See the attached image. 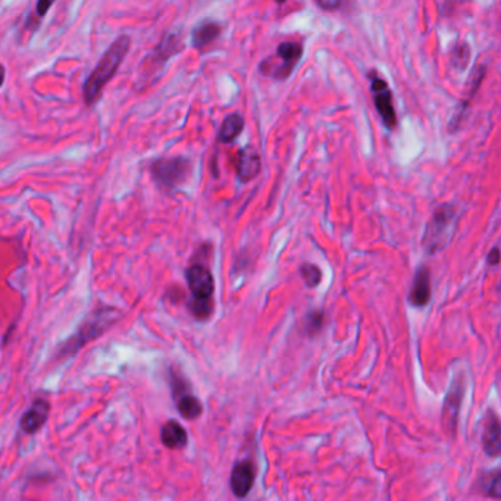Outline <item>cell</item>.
<instances>
[{
  "label": "cell",
  "instance_id": "6da1fadb",
  "mask_svg": "<svg viewBox=\"0 0 501 501\" xmlns=\"http://www.w3.org/2000/svg\"><path fill=\"white\" fill-rule=\"evenodd\" d=\"M129 46H131V39L128 35H121V37H118L109 46V49H107L106 53L102 56L96 68L93 69V73L86 80L84 89H82L84 102L87 106H91L99 100L102 90L104 89L107 82L113 78L118 68L121 66L127 53L129 52Z\"/></svg>",
  "mask_w": 501,
  "mask_h": 501
},
{
  "label": "cell",
  "instance_id": "7a4b0ae2",
  "mask_svg": "<svg viewBox=\"0 0 501 501\" xmlns=\"http://www.w3.org/2000/svg\"><path fill=\"white\" fill-rule=\"evenodd\" d=\"M185 280L192 299L188 309L197 320H208L213 315V295H215V278L210 269L196 262L185 271Z\"/></svg>",
  "mask_w": 501,
  "mask_h": 501
},
{
  "label": "cell",
  "instance_id": "3957f363",
  "mask_svg": "<svg viewBox=\"0 0 501 501\" xmlns=\"http://www.w3.org/2000/svg\"><path fill=\"white\" fill-rule=\"evenodd\" d=\"M119 318V312L113 307H103L93 312V315L80 327V329L73 337L68 338L61 347H59V357L64 359L68 356H74L80 352L87 343L99 338L102 334L112 327Z\"/></svg>",
  "mask_w": 501,
  "mask_h": 501
},
{
  "label": "cell",
  "instance_id": "277c9868",
  "mask_svg": "<svg viewBox=\"0 0 501 501\" xmlns=\"http://www.w3.org/2000/svg\"><path fill=\"white\" fill-rule=\"evenodd\" d=\"M456 224V209L451 205L439 206L432 218L429 219L426 230L423 234L422 246L426 255H435L439 250H443L450 238L455 234Z\"/></svg>",
  "mask_w": 501,
  "mask_h": 501
},
{
  "label": "cell",
  "instance_id": "5b68a950",
  "mask_svg": "<svg viewBox=\"0 0 501 501\" xmlns=\"http://www.w3.org/2000/svg\"><path fill=\"white\" fill-rule=\"evenodd\" d=\"M150 171L154 183L166 192H172L188 180L192 162L184 156L161 158L152 163Z\"/></svg>",
  "mask_w": 501,
  "mask_h": 501
},
{
  "label": "cell",
  "instance_id": "8992f818",
  "mask_svg": "<svg viewBox=\"0 0 501 501\" xmlns=\"http://www.w3.org/2000/svg\"><path fill=\"white\" fill-rule=\"evenodd\" d=\"M303 56V46L295 42H284L277 47L275 59L268 57L260 65V73L272 75L275 80H285L299 64Z\"/></svg>",
  "mask_w": 501,
  "mask_h": 501
},
{
  "label": "cell",
  "instance_id": "52a82bcc",
  "mask_svg": "<svg viewBox=\"0 0 501 501\" xmlns=\"http://www.w3.org/2000/svg\"><path fill=\"white\" fill-rule=\"evenodd\" d=\"M171 375H172L171 388L178 413L188 421L197 419V417H200L203 413L201 401L193 394L192 391H190L187 381L180 374L172 372Z\"/></svg>",
  "mask_w": 501,
  "mask_h": 501
},
{
  "label": "cell",
  "instance_id": "ba28073f",
  "mask_svg": "<svg viewBox=\"0 0 501 501\" xmlns=\"http://www.w3.org/2000/svg\"><path fill=\"white\" fill-rule=\"evenodd\" d=\"M463 396H464V384L460 378H457L451 383V387L444 400L443 413H441V425H443L444 431L453 437H455L457 429Z\"/></svg>",
  "mask_w": 501,
  "mask_h": 501
},
{
  "label": "cell",
  "instance_id": "9c48e42d",
  "mask_svg": "<svg viewBox=\"0 0 501 501\" xmlns=\"http://www.w3.org/2000/svg\"><path fill=\"white\" fill-rule=\"evenodd\" d=\"M372 94L376 111L381 116V121L388 128L392 129L397 125V115L394 104H392V94L387 82L383 78L372 77Z\"/></svg>",
  "mask_w": 501,
  "mask_h": 501
},
{
  "label": "cell",
  "instance_id": "30bf717a",
  "mask_svg": "<svg viewBox=\"0 0 501 501\" xmlns=\"http://www.w3.org/2000/svg\"><path fill=\"white\" fill-rule=\"evenodd\" d=\"M256 481V468L250 460H240L234 464L231 472L230 485L233 494L238 498H244L252 491Z\"/></svg>",
  "mask_w": 501,
  "mask_h": 501
},
{
  "label": "cell",
  "instance_id": "8fae6325",
  "mask_svg": "<svg viewBox=\"0 0 501 501\" xmlns=\"http://www.w3.org/2000/svg\"><path fill=\"white\" fill-rule=\"evenodd\" d=\"M482 448L486 456H501V419L493 412L488 410L484 421Z\"/></svg>",
  "mask_w": 501,
  "mask_h": 501
},
{
  "label": "cell",
  "instance_id": "7c38bea8",
  "mask_svg": "<svg viewBox=\"0 0 501 501\" xmlns=\"http://www.w3.org/2000/svg\"><path fill=\"white\" fill-rule=\"evenodd\" d=\"M260 168H262L260 154L253 146L243 147L240 152L237 153L235 172L240 181L247 183V181L255 180L260 172Z\"/></svg>",
  "mask_w": 501,
  "mask_h": 501
},
{
  "label": "cell",
  "instance_id": "4fadbf2b",
  "mask_svg": "<svg viewBox=\"0 0 501 501\" xmlns=\"http://www.w3.org/2000/svg\"><path fill=\"white\" fill-rule=\"evenodd\" d=\"M51 413V403L46 399H35L31 408L24 413L21 419V429L26 434H35L47 422V417Z\"/></svg>",
  "mask_w": 501,
  "mask_h": 501
},
{
  "label": "cell",
  "instance_id": "5bb4252c",
  "mask_svg": "<svg viewBox=\"0 0 501 501\" xmlns=\"http://www.w3.org/2000/svg\"><path fill=\"white\" fill-rule=\"evenodd\" d=\"M429 300H431V272L426 266H421L416 271L409 302L415 307H425Z\"/></svg>",
  "mask_w": 501,
  "mask_h": 501
},
{
  "label": "cell",
  "instance_id": "9a60e30c",
  "mask_svg": "<svg viewBox=\"0 0 501 501\" xmlns=\"http://www.w3.org/2000/svg\"><path fill=\"white\" fill-rule=\"evenodd\" d=\"M161 441L166 448L181 450L188 444V435L180 422L168 421L161 429Z\"/></svg>",
  "mask_w": 501,
  "mask_h": 501
},
{
  "label": "cell",
  "instance_id": "2e32d148",
  "mask_svg": "<svg viewBox=\"0 0 501 501\" xmlns=\"http://www.w3.org/2000/svg\"><path fill=\"white\" fill-rule=\"evenodd\" d=\"M221 33H222L221 24L210 19L203 21L197 24L192 33V44L193 47H196V49H203V47H206L217 40Z\"/></svg>",
  "mask_w": 501,
  "mask_h": 501
},
{
  "label": "cell",
  "instance_id": "e0dca14e",
  "mask_svg": "<svg viewBox=\"0 0 501 501\" xmlns=\"http://www.w3.org/2000/svg\"><path fill=\"white\" fill-rule=\"evenodd\" d=\"M244 128V119L240 113H231L224 119V122L219 129L218 140L224 145H228V143L234 141L238 136L242 134Z\"/></svg>",
  "mask_w": 501,
  "mask_h": 501
},
{
  "label": "cell",
  "instance_id": "ac0fdd59",
  "mask_svg": "<svg viewBox=\"0 0 501 501\" xmlns=\"http://www.w3.org/2000/svg\"><path fill=\"white\" fill-rule=\"evenodd\" d=\"M181 49H183L181 39L178 37L176 34H168L166 37L162 39L156 49H154V57H156V61L163 62L166 59H170L171 56L180 52Z\"/></svg>",
  "mask_w": 501,
  "mask_h": 501
},
{
  "label": "cell",
  "instance_id": "d6986e66",
  "mask_svg": "<svg viewBox=\"0 0 501 501\" xmlns=\"http://www.w3.org/2000/svg\"><path fill=\"white\" fill-rule=\"evenodd\" d=\"M478 491H481L485 497L501 500V471L484 475L478 484Z\"/></svg>",
  "mask_w": 501,
  "mask_h": 501
},
{
  "label": "cell",
  "instance_id": "ffe728a7",
  "mask_svg": "<svg viewBox=\"0 0 501 501\" xmlns=\"http://www.w3.org/2000/svg\"><path fill=\"white\" fill-rule=\"evenodd\" d=\"M300 277L304 281L306 287L316 289L322 281V271L315 264H303L300 266Z\"/></svg>",
  "mask_w": 501,
  "mask_h": 501
},
{
  "label": "cell",
  "instance_id": "44dd1931",
  "mask_svg": "<svg viewBox=\"0 0 501 501\" xmlns=\"http://www.w3.org/2000/svg\"><path fill=\"white\" fill-rule=\"evenodd\" d=\"M324 322H325L324 310H313V312H310L306 318V325H304L307 336L309 337L316 336V334L324 328Z\"/></svg>",
  "mask_w": 501,
  "mask_h": 501
},
{
  "label": "cell",
  "instance_id": "7402d4cb",
  "mask_svg": "<svg viewBox=\"0 0 501 501\" xmlns=\"http://www.w3.org/2000/svg\"><path fill=\"white\" fill-rule=\"evenodd\" d=\"M471 59V49L466 43H462L453 49V65L457 69H464Z\"/></svg>",
  "mask_w": 501,
  "mask_h": 501
},
{
  "label": "cell",
  "instance_id": "603a6c76",
  "mask_svg": "<svg viewBox=\"0 0 501 501\" xmlns=\"http://www.w3.org/2000/svg\"><path fill=\"white\" fill-rule=\"evenodd\" d=\"M53 3H55V0H37V5H35V14H37V17L43 18L47 12L51 10Z\"/></svg>",
  "mask_w": 501,
  "mask_h": 501
},
{
  "label": "cell",
  "instance_id": "cb8c5ba5",
  "mask_svg": "<svg viewBox=\"0 0 501 501\" xmlns=\"http://www.w3.org/2000/svg\"><path fill=\"white\" fill-rule=\"evenodd\" d=\"M316 3L325 10H336L341 6L343 0H316Z\"/></svg>",
  "mask_w": 501,
  "mask_h": 501
},
{
  "label": "cell",
  "instance_id": "d4e9b609",
  "mask_svg": "<svg viewBox=\"0 0 501 501\" xmlns=\"http://www.w3.org/2000/svg\"><path fill=\"white\" fill-rule=\"evenodd\" d=\"M500 259H501V252L498 247H494L490 253H488V264H490L491 266H495L500 264Z\"/></svg>",
  "mask_w": 501,
  "mask_h": 501
},
{
  "label": "cell",
  "instance_id": "484cf974",
  "mask_svg": "<svg viewBox=\"0 0 501 501\" xmlns=\"http://www.w3.org/2000/svg\"><path fill=\"white\" fill-rule=\"evenodd\" d=\"M275 2H277L278 5H282V3H285V2H287V0H275Z\"/></svg>",
  "mask_w": 501,
  "mask_h": 501
}]
</instances>
